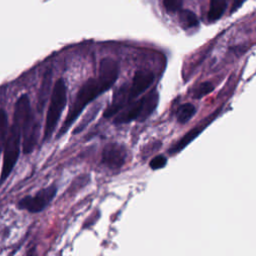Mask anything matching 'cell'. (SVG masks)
<instances>
[{"instance_id": "cell-1", "label": "cell", "mask_w": 256, "mask_h": 256, "mask_svg": "<svg viewBox=\"0 0 256 256\" xmlns=\"http://www.w3.org/2000/svg\"><path fill=\"white\" fill-rule=\"evenodd\" d=\"M118 74L119 67L116 61L111 58H104L101 60L98 77L88 79L81 86L69 108L66 119L57 134V138L63 136L70 129L72 124L77 120L89 103L113 86L118 78Z\"/></svg>"}, {"instance_id": "cell-2", "label": "cell", "mask_w": 256, "mask_h": 256, "mask_svg": "<svg viewBox=\"0 0 256 256\" xmlns=\"http://www.w3.org/2000/svg\"><path fill=\"white\" fill-rule=\"evenodd\" d=\"M159 94L156 90L149 92L144 97L135 100L123 108L116 114L114 118L115 125H122L134 120L144 121L146 120L155 110L158 105Z\"/></svg>"}, {"instance_id": "cell-3", "label": "cell", "mask_w": 256, "mask_h": 256, "mask_svg": "<svg viewBox=\"0 0 256 256\" xmlns=\"http://www.w3.org/2000/svg\"><path fill=\"white\" fill-rule=\"evenodd\" d=\"M67 102V88L65 81L63 79L57 80L55 83L50 103L48 107V111L46 114L45 126H44V134H43V141H49L52 137L56 126L60 120L62 112L66 106Z\"/></svg>"}, {"instance_id": "cell-4", "label": "cell", "mask_w": 256, "mask_h": 256, "mask_svg": "<svg viewBox=\"0 0 256 256\" xmlns=\"http://www.w3.org/2000/svg\"><path fill=\"white\" fill-rule=\"evenodd\" d=\"M20 142L21 130L15 125H12L7 132L5 143L3 146L4 156L0 174V185L8 178L18 160L20 153Z\"/></svg>"}, {"instance_id": "cell-5", "label": "cell", "mask_w": 256, "mask_h": 256, "mask_svg": "<svg viewBox=\"0 0 256 256\" xmlns=\"http://www.w3.org/2000/svg\"><path fill=\"white\" fill-rule=\"evenodd\" d=\"M57 193V186L50 185L39 190L34 195L23 197L17 204L19 209L26 210L30 213H38L43 211L55 198Z\"/></svg>"}, {"instance_id": "cell-6", "label": "cell", "mask_w": 256, "mask_h": 256, "mask_svg": "<svg viewBox=\"0 0 256 256\" xmlns=\"http://www.w3.org/2000/svg\"><path fill=\"white\" fill-rule=\"evenodd\" d=\"M128 158L127 148L120 143L111 142L103 147L101 163L111 170H118L124 166Z\"/></svg>"}, {"instance_id": "cell-7", "label": "cell", "mask_w": 256, "mask_h": 256, "mask_svg": "<svg viewBox=\"0 0 256 256\" xmlns=\"http://www.w3.org/2000/svg\"><path fill=\"white\" fill-rule=\"evenodd\" d=\"M154 80L152 72L147 70H138L132 79V83L128 86V103L133 102L138 96H140Z\"/></svg>"}, {"instance_id": "cell-8", "label": "cell", "mask_w": 256, "mask_h": 256, "mask_svg": "<svg viewBox=\"0 0 256 256\" xmlns=\"http://www.w3.org/2000/svg\"><path fill=\"white\" fill-rule=\"evenodd\" d=\"M221 109H218L217 111H215L213 114L209 115L206 119H204V121L202 123H199L197 126H195L194 128H192L191 130H189L183 137H181L179 139L178 142H176L175 144H173L169 150L168 153L169 154H175L180 152L182 149H184L190 142H192L198 135H200V133L217 117V115L220 113Z\"/></svg>"}, {"instance_id": "cell-9", "label": "cell", "mask_w": 256, "mask_h": 256, "mask_svg": "<svg viewBox=\"0 0 256 256\" xmlns=\"http://www.w3.org/2000/svg\"><path fill=\"white\" fill-rule=\"evenodd\" d=\"M195 113H196V108L193 104L191 103L182 104L178 108L176 113L177 122L180 124H186L195 115Z\"/></svg>"}, {"instance_id": "cell-10", "label": "cell", "mask_w": 256, "mask_h": 256, "mask_svg": "<svg viewBox=\"0 0 256 256\" xmlns=\"http://www.w3.org/2000/svg\"><path fill=\"white\" fill-rule=\"evenodd\" d=\"M226 8L225 0H210V7L208 11V19L210 21L218 20L224 13Z\"/></svg>"}, {"instance_id": "cell-11", "label": "cell", "mask_w": 256, "mask_h": 256, "mask_svg": "<svg viewBox=\"0 0 256 256\" xmlns=\"http://www.w3.org/2000/svg\"><path fill=\"white\" fill-rule=\"evenodd\" d=\"M179 20H180L182 27L185 29L197 27L199 25L198 18L190 10H181L180 14H179Z\"/></svg>"}, {"instance_id": "cell-12", "label": "cell", "mask_w": 256, "mask_h": 256, "mask_svg": "<svg viewBox=\"0 0 256 256\" xmlns=\"http://www.w3.org/2000/svg\"><path fill=\"white\" fill-rule=\"evenodd\" d=\"M50 84H51V73L47 72L43 78L42 85L39 91V97H38V108L39 110H42L43 106L45 105V102L47 100V96L49 93L50 89Z\"/></svg>"}, {"instance_id": "cell-13", "label": "cell", "mask_w": 256, "mask_h": 256, "mask_svg": "<svg viewBox=\"0 0 256 256\" xmlns=\"http://www.w3.org/2000/svg\"><path fill=\"white\" fill-rule=\"evenodd\" d=\"M7 128H8L7 114L3 109H0V154L3 150V146L7 136V132H8Z\"/></svg>"}, {"instance_id": "cell-14", "label": "cell", "mask_w": 256, "mask_h": 256, "mask_svg": "<svg viewBox=\"0 0 256 256\" xmlns=\"http://www.w3.org/2000/svg\"><path fill=\"white\" fill-rule=\"evenodd\" d=\"M214 89V86L210 82H203L201 83L193 92V98L195 99H200L207 94L211 93Z\"/></svg>"}, {"instance_id": "cell-15", "label": "cell", "mask_w": 256, "mask_h": 256, "mask_svg": "<svg viewBox=\"0 0 256 256\" xmlns=\"http://www.w3.org/2000/svg\"><path fill=\"white\" fill-rule=\"evenodd\" d=\"M98 110H99V108H97L96 109V107H93V109L91 110V113H89V114H86L85 115V117L83 118V120H82V122L74 129V134H77V133H79L80 131H82L93 119H94V117L96 116V114H97V112H98Z\"/></svg>"}, {"instance_id": "cell-16", "label": "cell", "mask_w": 256, "mask_h": 256, "mask_svg": "<svg viewBox=\"0 0 256 256\" xmlns=\"http://www.w3.org/2000/svg\"><path fill=\"white\" fill-rule=\"evenodd\" d=\"M167 157L164 155H157L154 158H152L149 162V166L152 170H158L161 168H164L167 164Z\"/></svg>"}, {"instance_id": "cell-17", "label": "cell", "mask_w": 256, "mask_h": 256, "mask_svg": "<svg viewBox=\"0 0 256 256\" xmlns=\"http://www.w3.org/2000/svg\"><path fill=\"white\" fill-rule=\"evenodd\" d=\"M183 0H164V6L167 11L169 12H175L178 11L182 6Z\"/></svg>"}]
</instances>
